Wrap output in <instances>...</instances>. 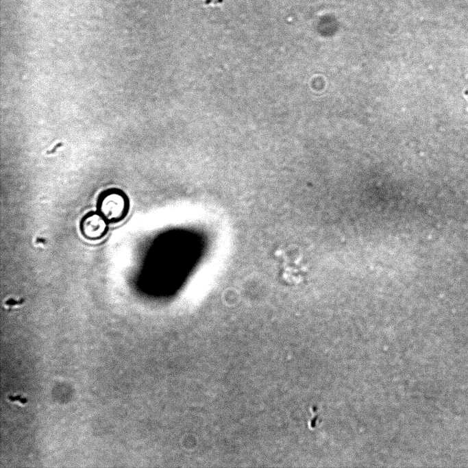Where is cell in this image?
<instances>
[{"mask_svg":"<svg viewBox=\"0 0 468 468\" xmlns=\"http://www.w3.org/2000/svg\"><path fill=\"white\" fill-rule=\"evenodd\" d=\"M464 96L467 99H468V90H467L465 93H464Z\"/></svg>","mask_w":468,"mask_h":468,"instance_id":"obj_5","label":"cell"},{"mask_svg":"<svg viewBox=\"0 0 468 468\" xmlns=\"http://www.w3.org/2000/svg\"><path fill=\"white\" fill-rule=\"evenodd\" d=\"M81 229L83 235L86 238L97 240L106 234L108 228L103 217L95 213H90L82 219Z\"/></svg>","mask_w":468,"mask_h":468,"instance_id":"obj_2","label":"cell"},{"mask_svg":"<svg viewBox=\"0 0 468 468\" xmlns=\"http://www.w3.org/2000/svg\"><path fill=\"white\" fill-rule=\"evenodd\" d=\"M99 208L103 218L108 221L121 220L128 209L127 197L118 189H109L101 195Z\"/></svg>","mask_w":468,"mask_h":468,"instance_id":"obj_1","label":"cell"},{"mask_svg":"<svg viewBox=\"0 0 468 468\" xmlns=\"http://www.w3.org/2000/svg\"><path fill=\"white\" fill-rule=\"evenodd\" d=\"M62 143H58V144L56 145V146H54V147H53V149H52L51 150L48 151L47 152V154H52V153H53L55 151H56V150H57L59 147H62Z\"/></svg>","mask_w":468,"mask_h":468,"instance_id":"obj_4","label":"cell"},{"mask_svg":"<svg viewBox=\"0 0 468 468\" xmlns=\"http://www.w3.org/2000/svg\"><path fill=\"white\" fill-rule=\"evenodd\" d=\"M9 399L10 401L13 402H17L21 404H25L27 402V399L24 397H22L21 395L9 396Z\"/></svg>","mask_w":468,"mask_h":468,"instance_id":"obj_3","label":"cell"}]
</instances>
